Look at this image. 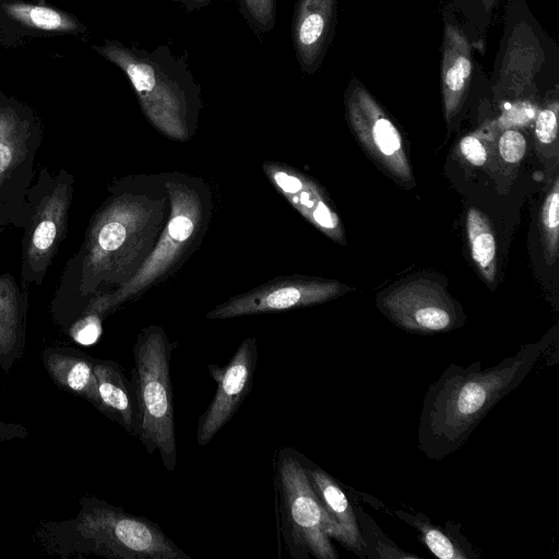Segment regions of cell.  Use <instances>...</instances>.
<instances>
[{
    "label": "cell",
    "instance_id": "7c38bea8",
    "mask_svg": "<svg viewBox=\"0 0 559 559\" xmlns=\"http://www.w3.org/2000/svg\"><path fill=\"white\" fill-rule=\"evenodd\" d=\"M443 39L441 57V87L444 117L448 123L459 114L474 74L471 39L448 8L443 12Z\"/></svg>",
    "mask_w": 559,
    "mask_h": 559
},
{
    "label": "cell",
    "instance_id": "4316f807",
    "mask_svg": "<svg viewBox=\"0 0 559 559\" xmlns=\"http://www.w3.org/2000/svg\"><path fill=\"white\" fill-rule=\"evenodd\" d=\"M499 152L508 163L520 162L526 152L524 135L515 129H506L499 139Z\"/></svg>",
    "mask_w": 559,
    "mask_h": 559
},
{
    "label": "cell",
    "instance_id": "5bb4252c",
    "mask_svg": "<svg viewBox=\"0 0 559 559\" xmlns=\"http://www.w3.org/2000/svg\"><path fill=\"white\" fill-rule=\"evenodd\" d=\"M302 464L314 493L334 525L332 539L341 543L359 558L367 559L355 506L352 504L338 481L329 473L304 455Z\"/></svg>",
    "mask_w": 559,
    "mask_h": 559
},
{
    "label": "cell",
    "instance_id": "f1b7e54d",
    "mask_svg": "<svg viewBox=\"0 0 559 559\" xmlns=\"http://www.w3.org/2000/svg\"><path fill=\"white\" fill-rule=\"evenodd\" d=\"M460 151L466 160L474 166H481L487 160L486 148L475 134H468L460 141Z\"/></svg>",
    "mask_w": 559,
    "mask_h": 559
},
{
    "label": "cell",
    "instance_id": "cb8c5ba5",
    "mask_svg": "<svg viewBox=\"0 0 559 559\" xmlns=\"http://www.w3.org/2000/svg\"><path fill=\"white\" fill-rule=\"evenodd\" d=\"M540 233L548 264L554 263L558 252L559 238V182L555 180L552 190L546 198L540 215Z\"/></svg>",
    "mask_w": 559,
    "mask_h": 559
},
{
    "label": "cell",
    "instance_id": "e0dca14e",
    "mask_svg": "<svg viewBox=\"0 0 559 559\" xmlns=\"http://www.w3.org/2000/svg\"><path fill=\"white\" fill-rule=\"evenodd\" d=\"M41 358L46 371L60 389L86 400L99 411L95 358L66 346L48 347Z\"/></svg>",
    "mask_w": 559,
    "mask_h": 559
},
{
    "label": "cell",
    "instance_id": "5b68a950",
    "mask_svg": "<svg viewBox=\"0 0 559 559\" xmlns=\"http://www.w3.org/2000/svg\"><path fill=\"white\" fill-rule=\"evenodd\" d=\"M74 177L61 168L41 167L26 192L27 219L22 237L23 287L40 285L66 238L73 200Z\"/></svg>",
    "mask_w": 559,
    "mask_h": 559
},
{
    "label": "cell",
    "instance_id": "7402d4cb",
    "mask_svg": "<svg viewBox=\"0 0 559 559\" xmlns=\"http://www.w3.org/2000/svg\"><path fill=\"white\" fill-rule=\"evenodd\" d=\"M299 193L293 202L300 211L321 230L330 237L341 241L343 229L337 215L325 203L319 190L311 183L302 185Z\"/></svg>",
    "mask_w": 559,
    "mask_h": 559
},
{
    "label": "cell",
    "instance_id": "277c9868",
    "mask_svg": "<svg viewBox=\"0 0 559 559\" xmlns=\"http://www.w3.org/2000/svg\"><path fill=\"white\" fill-rule=\"evenodd\" d=\"M273 484L277 532L288 555L295 559H337L332 544L334 525L308 480L302 454L292 448L278 449Z\"/></svg>",
    "mask_w": 559,
    "mask_h": 559
},
{
    "label": "cell",
    "instance_id": "2e32d148",
    "mask_svg": "<svg viewBox=\"0 0 559 559\" xmlns=\"http://www.w3.org/2000/svg\"><path fill=\"white\" fill-rule=\"evenodd\" d=\"M27 293L12 274H0V367L8 373L26 343Z\"/></svg>",
    "mask_w": 559,
    "mask_h": 559
},
{
    "label": "cell",
    "instance_id": "ba28073f",
    "mask_svg": "<svg viewBox=\"0 0 559 559\" xmlns=\"http://www.w3.org/2000/svg\"><path fill=\"white\" fill-rule=\"evenodd\" d=\"M346 108L354 132L373 158L397 179L412 180L399 130L357 79L348 86Z\"/></svg>",
    "mask_w": 559,
    "mask_h": 559
},
{
    "label": "cell",
    "instance_id": "52a82bcc",
    "mask_svg": "<svg viewBox=\"0 0 559 559\" xmlns=\"http://www.w3.org/2000/svg\"><path fill=\"white\" fill-rule=\"evenodd\" d=\"M556 45L539 27L524 0H512L497 53L493 79L515 94L535 84L540 74H558Z\"/></svg>",
    "mask_w": 559,
    "mask_h": 559
},
{
    "label": "cell",
    "instance_id": "4fadbf2b",
    "mask_svg": "<svg viewBox=\"0 0 559 559\" xmlns=\"http://www.w3.org/2000/svg\"><path fill=\"white\" fill-rule=\"evenodd\" d=\"M342 293L340 283L293 284L234 299L211 311L207 317L225 319L318 304Z\"/></svg>",
    "mask_w": 559,
    "mask_h": 559
},
{
    "label": "cell",
    "instance_id": "d4e9b609",
    "mask_svg": "<svg viewBox=\"0 0 559 559\" xmlns=\"http://www.w3.org/2000/svg\"><path fill=\"white\" fill-rule=\"evenodd\" d=\"M454 8L465 19L464 32L469 39L480 41L490 23V16L486 13L483 0H452Z\"/></svg>",
    "mask_w": 559,
    "mask_h": 559
},
{
    "label": "cell",
    "instance_id": "44dd1931",
    "mask_svg": "<svg viewBox=\"0 0 559 559\" xmlns=\"http://www.w3.org/2000/svg\"><path fill=\"white\" fill-rule=\"evenodd\" d=\"M466 229L472 258L485 280L491 283L496 274V240L491 226L483 213L471 207Z\"/></svg>",
    "mask_w": 559,
    "mask_h": 559
},
{
    "label": "cell",
    "instance_id": "9a60e30c",
    "mask_svg": "<svg viewBox=\"0 0 559 559\" xmlns=\"http://www.w3.org/2000/svg\"><path fill=\"white\" fill-rule=\"evenodd\" d=\"M336 0H300L293 26L295 48L302 68L319 64L333 34Z\"/></svg>",
    "mask_w": 559,
    "mask_h": 559
},
{
    "label": "cell",
    "instance_id": "83f0119b",
    "mask_svg": "<svg viewBox=\"0 0 559 559\" xmlns=\"http://www.w3.org/2000/svg\"><path fill=\"white\" fill-rule=\"evenodd\" d=\"M536 115V107L527 102L522 100L513 104L506 109L498 120L501 129H511L512 127H521L528 123Z\"/></svg>",
    "mask_w": 559,
    "mask_h": 559
},
{
    "label": "cell",
    "instance_id": "603a6c76",
    "mask_svg": "<svg viewBox=\"0 0 559 559\" xmlns=\"http://www.w3.org/2000/svg\"><path fill=\"white\" fill-rule=\"evenodd\" d=\"M360 534L364 540L366 558L369 559H406L418 558L417 555L401 549L390 539L373 519L360 506H355Z\"/></svg>",
    "mask_w": 559,
    "mask_h": 559
},
{
    "label": "cell",
    "instance_id": "30bf717a",
    "mask_svg": "<svg viewBox=\"0 0 559 559\" xmlns=\"http://www.w3.org/2000/svg\"><path fill=\"white\" fill-rule=\"evenodd\" d=\"M257 361V342L254 338H247L225 366L209 365L210 374L216 382V391L198 421V445H206L235 415L251 391Z\"/></svg>",
    "mask_w": 559,
    "mask_h": 559
},
{
    "label": "cell",
    "instance_id": "f546056e",
    "mask_svg": "<svg viewBox=\"0 0 559 559\" xmlns=\"http://www.w3.org/2000/svg\"><path fill=\"white\" fill-rule=\"evenodd\" d=\"M252 17L263 26L272 24L274 19V0H243Z\"/></svg>",
    "mask_w": 559,
    "mask_h": 559
},
{
    "label": "cell",
    "instance_id": "4dcf8cb0",
    "mask_svg": "<svg viewBox=\"0 0 559 559\" xmlns=\"http://www.w3.org/2000/svg\"><path fill=\"white\" fill-rule=\"evenodd\" d=\"M274 180L281 187V189L288 195H292L299 191L304 185V181L300 180L298 177L288 175L283 171L275 173Z\"/></svg>",
    "mask_w": 559,
    "mask_h": 559
},
{
    "label": "cell",
    "instance_id": "7a4b0ae2",
    "mask_svg": "<svg viewBox=\"0 0 559 559\" xmlns=\"http://www.w3.org/2000/svg\"><path fill=\"white\" fill-rule=\"evenodd\" d=\"M78 514L40 522L34 536L44 550L62 558L191 559L154 522L95 496L79 500Z\"/></svg>",
    "mask_w": 559,
    "mask_h": 559
},
{
    "label": "cell",
    "instance_id": "9c48e42d",
    "mask_svg": "<svg viewBox=\"0 0 559 559\" xmlns=\"http://www.w3.org/2000/svg\"><path fill=\"white\" fill-rule=\"evenodd\" d=\"M380 308L400 328L420 334L445 332L459 323V313L444 289L418 280L399 286L380 301Z\"/></svg>",
    "mask_w": 559,
    "mask_h": 559
},
{
    "label": "cell",
    "instance_id": "d6986e66",
    "mask_svg": "<svg viewBox=\"0 0 559 559\" xmlns=\"http://www.w3.org/2000/svg\"><path fill=\"white\" fill-rule=\"evenodd\" d=\"M0 16L9 26L31 35L78 33L84 29L82 24L63 11L22 0L1 1Z\"/></svg>",
    "mask_w": 559,
    "mask_h": 559
},
{
    "label": "cell",
    "instance_id": "484cf974",
    "mask_svg": "<svg viewBox=\"0 0 559 559\" xmlns=\"http://www.w3.org/2000/svg\"><path fill=\"white\" fill-rule=\"evenodd\" d=\"M558 132V103L554 102L538 111L535 119V134L544 144L552 143Z\"/></svg>",
    "mask_w": 559,
    "mask_h": 559
},
{
    "label": "cell",
    "instance_id": "ac0fdd59",
    "mask_svg": "<svg viewBox=\"0 0 559 559\" xmlns=\"http://www.w3.org/2000/svg\"><path fill=\"white\" fill-rule=\"evenodd\" d=\"M99 412L117 421L129 433L138 437L139 411L131 381L120 365L112 360L94 359Z\"/></svg>",
    "mask_w": 559,
    "mask_h": 559
},
{
    "label": "cell",
    "instance_id": "8fae6325",
    "mask_svg": "<svg viewBox=\"0 0 559 559\" xmlns=\"http://www.w3.org/2000/svg\"><path fill=\"white\" fill-rule=\"evenodd\" d=\"M96 49L127 73L152 121L166 133L181 136V104L163 72L119 45L107 44Z\"/></svg>",
    "mask_w": 559,
    "mask_h": 559
},
{
    "label": "cell",
    "instance_id": "d6a6232c",
    "mask_svg": "<svg viewBox=\"0 0 559 559\" xmlns=\"http://www.w3.org/2000/svg\"><path fill=\"white\" fill-rule=\"evenodd\" d=\"M500 1L501 0H483L485 11L490 17L493 9Z\"/></svg>",
    "mask_w": 559,
    "mask_h": 559
},
{
    "label": "cell",
    "instance_id": "3957f363",
    "mask_svg": "<svg viewBox=\"0 0 559 559\" xmlns=\"http://www.w3.org/2000/svg\"><path fill=\"white\" fill-rule=\"evenodd\" d=\"M173 344L157 326L143 330L133 347L131 383L138 403V438L148 454L159 453L173 472L177 464L170 360Z\"/></svg>",
    "mask_w": 559,
    "mask_h": 559
},
{
    "label": "cell",
    "instance_id": "6da1fadb",
    "mask_svg": "<svg viewBox=\"0 0 559 559\" xmlns=\"http://www.w3.org/2000/svg\"><path fill=\"white\" fill-rule=\"evenodd\" d=\"M548 342L522 347L498 365L483 368L451 364L426 391L417 439L430 460L459 450L498 402L518 388L533 369Z\"/></svg>",
    "mask_w": 559,
    "mask_h": 559
},
{
    "label": "cell",
    "instance_id": "8992f818",
    "mask_svg": "<svg viewBox=\"0 0 559 559\" xmlns=\"http://www.w3.org/2000/svg\"><path fill=\"white\" fill-rule=\"evenodd\" d=\"M43 141V126L26 105L0 100V229L23 228L27 219L26 192Z\"/></svg>",
    "mask_w": 559,
    "mask_h": 559
},
{
    "label": "cell",
    "instance_id": "ffe728a7",
    "mask_svg": "<svg viewBox=\"0 0 559 559\" xmlns=\"http://www.w3.org/2000/svg\"><path fill=\"white\" fill-rule=\"evenodd\" d=\"M397 518L408 523L419 533L420 542L438 558L441 559H474L477 558L472 545L456 531L459 525L448 524L441 527L430 522L421 513H409L395 510Z\"/></svg>",
    "mask_w": 559,
    "mask_h": 559
},
{
    "label": "cell",
    "instance_id": "836d02e7",
    "mask_svg": "<svg viewBox=\"0 0 559 559\" xmlns=\"http://www.w3.org/2000/svg\"><path fill=\"white\" fill-rule=\"evenodd\" d=\"M3 98V96L0 94V100Z\"/></svg>",
    "mask_w": 559,
    "mask_h": 559
},
{
    "label": "cell",
    "instance_id": "1f68e13d",
    "mask_svg": "<svg viewBox=\"0 0 559 559\" xmlns=\"http://www.w3.org/2000/svg\"><path fill=\"white\" fill-rule=\"evenodd\" d=\"M27 435V430L21 425L0 421V441L25 438Z\"/></svg>",
    "mask_w": 559,
    "mask_h": 559
}]
</instances>
